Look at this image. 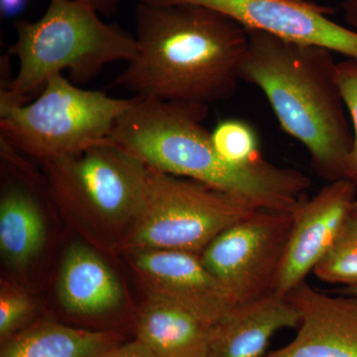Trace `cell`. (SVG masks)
Returning a JSON list of instances; mask_svg holds the SVG:
<instances>
[{
    "label": "cell",
    "mask_w": 357,
    "mask_h": 357,
    "mask_svg": "<svg viewBox=\"0 0 357 357\" xmlns=\"http://www.w3.org/2000/svg\"><path fill=\"white\" fill-rule=\"evenodd\" d=\"M66 311L82 318L105 316L121 307L123 289L116 275L89 246L74 243L66 251L58 279Z\"/></svg>",
    "instance_id": "15"
},
{
    "label": "cell",
    "mask_w": 357,
    "mask_h": 357,
    "mask_svg": "<svg viewBox=\"0 0 357 357\" xmlns=\"http://www.w3.org/2000/svg\"><path fill=\"white\" fill-rule=\"evenodd\" d=\"M134 20L137 52L114 86L133 96L206 105L236 95L248 48L243 25L189 3L138 2Z\"/></svg>",
    "instance_id": "1"
},
{
    "label": "cell",
    "mask_w": 357,
    "mask_h": 357,
    "mask_svg": "<svg viewBox=\"0 0 357 357\" xmlns=\"http://www.w3.org/2000/svg\"><path fill=\"white\" fill-rule=\"evenodd\" d=\"M337 293L342 294V295L351 296V297L356 298L357 299V285L340 287L337 291Z\"/></svg>",
    "instance_id": "26"
},
{
    "label": "cell",
    "mask_w": 357,
    "mask_h": 357,
    "mask_svg": "<svg viewBox=\"0 0 357 357\" xmlns=\"http://www.w3.org/2000/svg\"><path fill=\"white\" fill-rule=\"evenodd\" d=\"M287 299L300 323L290 342L263 357H357V299L300 284Z\"/></svg>",
    "instance_id": "12"
},
{
    "label": "cell",
    "mask_w": 357,
    "mask_h": 357,
    "mask_svg": "<svg viewBox=\"0 0 357 357\" xmlns=\"http://www.w3.org/2000/svg\"><path fill=\"white\" fill-rule=\"evenodd\" d=\"M128 255L150 299L180 307L211 326L234 306L229 293L204 266L201 255L160 249H138Z\"/></svg>",
    "instance_id": "10"
},
{
    "label": "cell",
    "mask_w": 357,
    "mask_h": 357,
    "mask_svg": "<svg viewBox=\"0 0 357 357\" xmlns=\"http://www.w3.org/2000/svg\"><path fill=\"white\" fill-rule=\"evenodd\" d=\"M35 304L25 291L2 282L0 288V342L4 344L31 325Z\"/></svg>",
    "instance_id": "20"
},
{
    "label": "cell",
    "mask_w": 357,
    "mask_h": 357,
    "mask_svg": "<svg viewBox=\"0 0 357 357\" xmlns=\"http://www.w3.org/2000/svg\"><path fill=\"white\" fill-rule=\"evenodd\" d=\"M6 172L0 197V249L11 266L24 268L36 258L46 241V225L36 192L23 176L21 153L0 139Z\"/></svg>",
    "instance_id": "13"
},
{
    "label": "cell",
    "mask_w": 357,
    "mask_h": 357,
    "mask_svg": "<svg viewBox=\"0 0 357 357\" xmlns=\"http://www.w3.org/2000/svg\"><path fill=\"white\" fill-rule=\"evenodd\" d=\"M126 342L114 331L38 321L2 344L0 357H105Z\"/></svg>",
    "instance_id": "16"
},
{
    "label": "cell",
    "mask_w": 357,
    "mask_h": 357,
    "mask_svg": "<svg viewBox=\"0 0 357 357\" xmlns=\"http://www.w3.org/2000/svg\"><path fill=\"white\" fill-rule=\"evenodd\" d=\"M357 188L347 178L328 183L293 211V225L274 293L286 298L312 273L332 248L357 199Z\"/></svg>",
    "instance_id": "11"
},
{
    "label": "cell",
    "mask_w": 357,
    "mask_h": 357,
    "mask_svg": "<svg viewBox=\"0 0 357 357\" xmlns=\"http://www.w3.org/2000/svg\"><path fill=\"white\" fill-rule=\"evenodd\" d=\"M293 213L259 210L223 230L201 253L234 305L274 293Z\"/></svg>",
    "instance_id": "8"
},
{
    "label": "cell",
    "mask_w": 357,
    "mask_h": 357,
    "mask_svg": "<svg viewBox=\"0 0 357 357\" xmlns=\"http://www.w3.org/2000/svg\"><path fill=\"white\" fill-rule=\"evenodd\" d=\"M293 1H306V0H293Z\"/></svg>",
    "instance_id": "27"
},
{
    "label": "cell",
    "mask_w": 357,
    "mask_h": 357,
    "mask_svg": "<svg viewBox=\"0 0 357 357\" xmlns=\"http://www.w3.org/2000/svg\"><path fill=\"white\" fill-rule=\"evenodd\" d=\"M345 22L357 32V0H344L342 3Z\"/></svg>",
    "instance_id": "25"
},
{
    "label": "cell",
    "mask_w": 357,
    "mask_h": 357,
    "mask_svg": "<svg viewBox=\"0 0 357 357\" xmlns=\"http://www.w3.org/2000/svg\"><path fill=\"white\" fill-rule=\"evenodd\" d=\"M312 273L319 281L333 285H357V199L332 248Z\"/></svg>",
    "instance_id": "18"
},
{
    "label": "cell",
    "mask_w": 357,
    "mask_h": 357,
    "mask_svg": "<svg viewBox=\"0 0 357 357\" xmlns=\"http://www.w3.org/2000/svg\"><path fill=\"white\" fill-rule=\"evenodd\" d=\"M337 77L354 135L351 149L345 162L344 178L357 188V61L347 59L338 62Z\"/></svg>",
    "instance_id": "21"
},
{
    "label": "cell",
    "mask_w": 357,
    "mask_h": 357,
    "mask_svg": "<svg viewBox=\"0 0 357 357\" xmlns=\"http://www.w3.org/2000/svg\"><path fill=\"white\" fill-rule=\"evenodd\" d=\"M31 0H0V16L2 20L17 17L29 6Z\"/></svg>",
    "instance_id": "23"
},
{
    "label": "cell",
    "mask_w": 357,
    "mask_h": 357,
    "mask_svg": "<svg viewBox=\"0 0 357 357\" xmlns=\"http://www.w3.org/2000/svg\"><path fill=\"white\" fill-rule=\"evenodd\" d=\"M211 139L218 155L234 165H248L262 158L255 128L241 119L218 122L211 132Z\"/></svg>",
    "instance_id": "19"
},
{
    "label": "cell",
    "mask_w": 357,
    "mask_h": 357,
    "mask_svg": "<svg viewBox=\"0 0 357 357\" xmlns=\"http://www.w3.org/2000/svg\"><path fill=\"white\" fill-rule=\"evenodd\" d=\"M105 357H160L149 347L140 340L139 338L134 337L130 342H126L119 345V347L110 352L109 356Z\"/></svg>",
    "instance_id": "22"
},
{
    "label": "cell",
    "mask_w": 357,
    "mask_h": 357,
    "mask_svg": "<svg viewBox=\"0 0 357 357\" xmlns=\"http://www.w3.org/2000/svg\"><path fill=\"white\" fill-rule=\"evenodd\" d=\"M211 326L190 312L148 298L135 321V337L160 357H210Z\"/></svg>",
    "instance_id": "17"
},
{
    "label": "cell",
    "mask_w": 357,
    "mask_h": 357,
    "mask_svg": "<svg viewBox=\"0 0 357 357\" xmlns=\"http://www.w3.org/2000/svg\"><path fill=\"white\" fill-rule=\"evenodd\" d=\"M15 42L7 55L17 59V74L0 88V105H21L43 91L52 77L69 72L73 83L93 81L107 65L128 63L137 52L135 36L77 0H49L38 20L13 22Z\"/></svg>",
    "instance_id": "4"
},
{
    "label": "cell",
    "mask_w": 357,
    "mask_h": 357,
    "mask_svg": "<svg viewBox=\"0 0 357 357\" xmlns=\"http://www.w3.org/2000/svg\"><path fill=\"white\" fill-rule=\"evenodd\" d=\"M134 102L52 77L33 102L0 105V139L42 164L109 142L115 122Z\"/></svg>",
    "instance_id": "5"
},
{
    "label": "cell",
    "mask_w": 357,
    "mask_h": 357,
    "mask_svg": "<svg viewBox=\"0 0 357 357\" xmlns=\"http://www.w3.org/2000/svg\"><path fill=\"white\" fill-rule=\"evenodd\" d=\"M155 6L197 4L220 11L248 30L328 49L357 61V32L328 17L330 9L293 0H138Z\"/></svg>",
    "instance_id": "9"
},
{
    "label": "cell",
    "mask_w": 357,
    "mask_h": 357,
    "mask_svg": "<svg viewBox=\"0 0 357 357\" xmlns=\"http://www.w3.org/2000/svg\"><path fill=\"white\" fill-rule=\"evenodd\" d=\"M43 166L59 208L96 232L119 237V245L142 208L149 168L110 141Z\"/></svg>",
    "instance_id": "6"
},
{
    "label": "cell",
    "mask_w": 357,
    "mask_h": 357,
    "mask_svg": "<svg viewBox=\"0 0 357 357\" xmlns=\"http://www.w3.org/2000/svg\"><path fill=\"white\" fill-rule=\"evenodd\" d=\"M259 210L203 183L149 168L142 208L119 246L128 252L160 249L201 255L223 230Z\"/></svg>",
    "instance_id": "7"
},
{
    "label": "cell",
    "mask_w": 357,
    "mask_h": 357,
    "mask_svg": "<svg viewBox=\"0 0 357 357\" xmlns=\"http://www.w3.org/2000/svg\"><path fill=\"white\" fill-rule=\"evenodd\" d=\"M248 31L243 81L261 89L281 128L309 152L319 177L328 183L344 178L354 135L335 53Z\"/></svg>",
    "instance_id": "3"
},
{
    "label": "cell",
    "mask_w": 357,
    "mask_h": 357,
    "mask_svg": "<svg viewBox=\"0 0 357 357\" xmlns=\"http://www.w3.org/2000/svg\"><path fill=\"white\" fill-rule=\"evenodd\" d=\"M77 1L95 9L100 15L112 17L119 10L121 0H77Z\"/></svg>",
    "instance_id": "24"
},
{
    "label": "cell",
    "mask_w": 357,
    "mask_h": 357,
    "mask_svg": "<svg viewBox=\"0 0 357 357\" xmlns=\"http://www.w3.org/2000/svg\"><path fill=\"white\" fill-rule=\"evenodd\" d=\"M208 109L198 103L134 96L115 122L109 141L148 168L203 183L260 210L293 213L307 198L311 178L263 158L248 165L223 160L203 124Z\"/></svg>",
    "instance_id": "2"
},
{
    "label": "cell",
    "mask_w": 357,
    "mask_h": 357,
    "mask_svg": "<svg viewBox=\"0 0 357 357\" xmlns=\"http://www.w3.org/2000/svg\"><path fill=\"white\" fill-rule=\"evenodd\" d=\"M299 323L295 307L275 293L234 305L211 326L210 357H263L277 333Z\"/></svg>",
    "instance_id": "14"
}]
</instances>
